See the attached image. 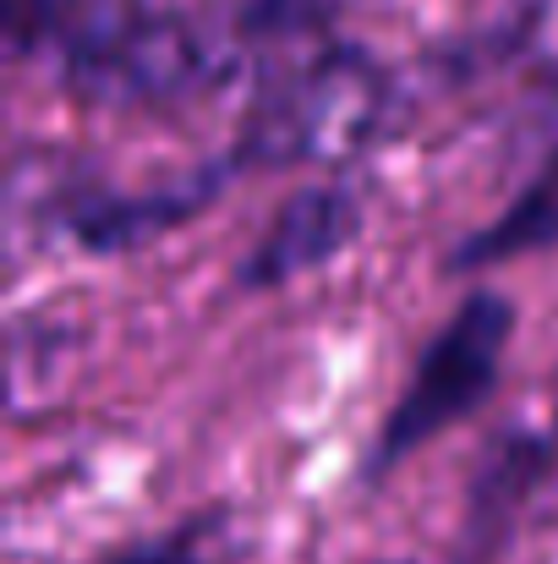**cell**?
I'll list each match as a JSON object with an SVG mask.
<instances>
[{"label":"cell","mask_w":558,"mask_h":564,"mask_svg":"<svg viewBox=\"0 0 558 564\" xmlns=\"http://www.w3.org/2000/svg\"><path fill=\"white\" fill-rule=\"evenodd\" d=\"M510 324H515V307L504 296H493V291H477L438 329V340L427 346V357L416 362L405 394L394 400V411L383 422V438H378V455H372L378 471L394 466V460H405L433 433L455 427L493 389L499 362H504V346H510Z\"/></svg>","instance_id":"1"},{"label":"cell","mask_w":558,"mask_h":564,"mask_svg":"<svg viewBox=\"0 0 558 564\" xmlns=\"http://www.w3.org/2000/svg\"><path fill=\"white\" fill-rule=\"evenodd\" d=\"M357 230V197L340 187H313L302 197H291L274 225L263 230L258 252L247 258L241 280L247 285H285L318 263H329Z\"/></svg>","instance_id":"2"},{"label":"cell","mask_w":558,"mask_h":564,"mask_svg":"<svg viewBox=\"0 0 558 564\" xmlns=\"http://www.w3.org/2000/svg\"><path fill=\"white\" fill-rule=\"evenodd\" d=\"M548 241H558V160H548V171L515 197L510 214H499L488 230H477L455 263H460V269H471V263H499V258H515V252H537V247H548Z\"/></svg>","instance_id":"3"},{"label":"cell","mask_w":558,"mask_h":564,"mask_svg":"<svg viewBox=\"0 0 558 564\" xmlns=\"http://www.w3.org/2000/svg\"><path fill=\"white\" fill-rule=\"evenodd\" d=\"M116 564H192V538H165V543L132 549L127 560H116Z\"/></svg>","instance_id":"4"}]
</instances>
